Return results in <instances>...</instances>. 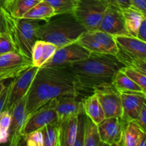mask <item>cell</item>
<instances>
[{"instance_id": "83f0119b", "label": "cell", "mask_w": 146, "mask_h": 146, "mask_svg": "<svg viewBox=\"0 0 146 146\" xmlns=\"http://www.w3.org/2000/svg\"><path fill=\"white\" fill-rule=\"evenodd\" d=\"M76 42L91 53L108 54L107 51L96 40H94L87 31L80 36Z\"/></svg>"}, {"instance_id": "2e32d148", "label": "cell", "mask_w": 146, "mask_h": 146, "mask_svg": "<svg viewBox=\"0 0 146 146\" xmlns=\"http://www.w3.org/2000/svg\"><path fill=\"white\" fill-rule=\"evenodd\" d=\"M121 146H146V133L134 121L124 124Z\"/></svg>"}, {"instance_id": "60d3db41", "label": "cell", "mask_w": 146, "mask_h": 146, "mask_svg": "<svg viewBox=\"0 0 146 146\" xmlns=\"http://www.w3.org/2000/svg\"><path fill=\"white\" fill-rule=\"evenodd\" d=\"M131 6L146 14V0H129Z\"/></svg>"}, {"instance_id": "b9f144b4", "label": "cell", "mask_w": 146, "mask_h": 146, "mask_svg": "<svg viewBox=\"0 0 146 146\" xmlns=\"http://www.w3.org/2000/svg\"><path fill=\"white\" fill-rule=\"evenodd\" d=\"M9 91V84L6 86L4 89L3 90L2 92L0 94V113L4 110V106H5L6 101H7V95H8Z\"/></svg>"}, {"instance_id": "603a6c76", "label": "cell", "mask_w": 146, "mask_h": 146, "mask_svg": "<svg viewBox=\"0 0 146 146\" xmlns=\"http://www.w3.org/2000/svg\"><path fill=\"white\" fill-rule=\"evenodd\" d=\"M112 86L119 93L138 92L146 94V91L143 89L142 87L132 81L121 70H119L115 74L113 80Z\"/></svg>"}, {"instance_id": "9c48e42d", "label": "cell", "mask_w": 146, "mask_h": 146, "mask_svg": "<svg viewBox=\"0 0 146 146\" xmlns=\"http://www.w3.org/2000/svg\"><path fill=\"white\" fill-rule=\"evenodd\" d=\"M93 93L98 97L106 118H122L121 94L112 85L97 88Z\"/></svg>"}, {"instance_id": "d590c367", "label": "cell", "mask_w": 146, "mask_h": 146, "mask_svg": "<svg viewBox=\"0 0 146 146\" xmlns=\"http://www.w3.org/2000/svg\"><path fill=\"white\" fill-rule=\"evenodd\" d=\"M27 68H29V67L22 66L19 67V68H14L13 70H10V71H5V72H0V82L4 81L7 79H9V78H14V77H16L19 74H21L23 71L27 69Z\"/></svg>"}, {"instance_id": "7402d4cb", "label": "cell", "mask_w": 146, "mask_h": 146, "mask_svg": "<svg viewBox=\"0 0 146 146\" xmlns=\"http://www.w3.org/2000/svg\"><path fill=\"white\" fill-rule=\"evenodd\" d=\"M55 15L56 13L52 6L45 0H41L26 12L22 18L46 21Z\"/></svg>"}, {"instance_id": "7c38bea8", "label": "cell", "mask_w": 146, "mask_h": 146, "mask_svg": "<svg viewBox=\"0 0 146 146\" xmlns=\"http://www.w3.org/2000/svg\"><path fill=\"white\" fill-rule=\"evenodd\" d=\"M27 96L17 103L11 109V119L9 131L8 142L11 146H17L23 140L22 131L27 121Z\"/></svg>"}, {"instance_id": "9a60e30c", "label": "cell", "mask_w": 146, "mask_h": 146, "mask_svg": "<svg viewBox=\"0 0 146 146\" xmlns=\"http://www.w3.org/2000/svg\"><path fill=\"white\" fill-rule=\"evenodd\" d=\"M54 101L58 122L68 116L77 115L83 109L82 101L78 99L77 95L60 96L54 98Z\"/></svg>"}, {"instance_id": "7a4b0ae2", "label": "cell", "mask_w": 146, "mask_h": 146, "mask_svg": "<svg viewBox=\"0 0 146 146\" xmlns=\"http://www.w3.org/2000/svg\"><path fill=\"white\" fill-rule=\"evenodd\" d=\"M70 67L79 92H94L97 88L112 85L115 74L124 66L115 56L91 53L87 58L70 64Z\"/></svg>"}, {"instance_id": "74e56055", "label": "cell", "mask_w": 146, "mask_h": 146, "mask_svg": "<svg viewBox=\"0 0 146 146\" xmlns=\"http://www.w3.org/2000/svg\"><path fill=\"white\" fill-rule=\"evenodd\" d=\"M103 1L107 5L117 7L121 9L131 7V4L129 0H103Z\"/></svg>"}, {"instance_id": "e0dca14e", "label": "cell", "mask_w": 146, "mask_h": 146, "mask_svg": "<svg viewBox=\"0 0 146 146\" xmlns=\"http://www.w3.org/2000/svg\"><path fill=\"white\" fill-rule=\"evenodd\" d=\"M78 114L68 116L58 122L59 146H74L76 135Z\"/></svg>"}, {"instance_id": "1f68e13d", "label": "cell", "mask_w": 146, "mask_h": 146, "mask_svg": "<svg viewBox=\"0 0 146 146\" xmlns=\"http://www.w3.org/2000/svg\"><path fill=\"white\" fill-rule=\"evenodd\" d=\"M22 141L28 146H44V138L41 130L33 131L24 135Z\"/></svg>"}, {"instance_id": "3957f363", "label": "cell", "mask_w": 146, "mask_h": 146, "mask_svg": "<svg viewBox=\"0 0 146 146\" xmlns=\"http://www.w3.org/2000/svg\"><path fill=\"white\" fill-rule=\"evenodd\" d=\"M87 30L78 22L73 14H56L37 29L38 40L51 43L57 48L76 42Z\"/></svg>"}, {"instance_id": "f1b7e54d", "label": "cell", "mask_w": 146, "mask_h": 146, "mask_svg": "<svg viewBox=\"0 0 146 146\" xmlns=\"http://www.w3.org/2000/svg\"><path fill=\"white\" fill-rule=\"evenodd\" d=\"M11 119V111L4 109L0 113V144L8 142Z\"/></svg>"}, {"instance_id": "836d02e7", "label": "cell", "mask_w": 146, "mask_h": 146, "mask_svg": "<svg viewBox=\"0 0 146 146\" xmlns=\"http://www.w3.org/2000/svg\"><path fill=\"white\" fill-rule=\"evenodd\" d=\"M13 51L17 52L8 32L0 34V55Z\"/></svg>"}, {"instance_id": "f35d334b", "label": "cell", "mask_w": 146, "mask_h": 146, "mask_svg": "<svg viewBox=\"0 0 146 146\" xmlns=\"http://www.w3.org/2000/svg\"><path fill=\"white\" fill-rule=\"evenodd\" d=\"M134 122L136 124H138L144 131H145L146 129V104L143 106L138 118H136Z\"/></svg>"}, {"instance_id": "5b68a950", "label": "cell", "mask_w": 146, "mask_h": 146, "mask_svg": "<svg viewBox=\"0 0 146 146\" xmlns=\"http://www.w3.org/2000/svg\"><path fill=\"white\" fill-rule=\"evenodd\" d=\"M117 45L116 58L125 67L146 75V42L128 35L114 36Z\"/></svg>"}, {"instance_id": "7bdbcfd3", "label": "cell", "mask_w": 146, "mask_h": 146, "mask_svg": "<svg viewBox=\"0 0 146 146\" xmlns=\"http://www.w3.org/2000/svg\"><path fill=\"white\" fill-rule=\"evenodd\" d=\"M5 86H6V85L4 84V81H1V82H0V94H1V93L2 92L3 90L4 89Z\"/></svg>"}, {"instance_id": "6da1fadb", "label": "cell", "mask_w": 146, "mask_h": 146, "mask_svg": "<svg viewBox=\"0 0 146 146\" xmlns=\"http://www.w3.org/2000/svg\"><path fill=\"white\" fill-rule=\"evenodd\" d=\"M68 94L80 95L70 64L40 67L27 94V116L51 100Z\"/></svg>"}, {"instance_id": "44dd1931", "label": "cell", "mask_w": 146, "mask_h": 146, "mask_svg": "<svg viewBox=\"0 0 146 146\" xmlns=\"http://www.w3.org/2000/svg\"><path fill=\"white\" fill-rule=\"evenodd\" d=\"M121 10L128 34L131 36L136 37L137 31L140 24L142 20L146 17V14L142 13L132 6Z\"/></svg>"}, {"instance_id": "4316f807", "label": "cell", "mask_w": 146, "mask_h": 146, "mask_svg": "<svg viewBox=\"0 0 146 146\" xmlns=\"http://www.w3.org/2000/svg\"><path fill=\"white\" fill-rule=\"evenodd\" d=\"M55 9L56 14H73L78 0H45Z\"/></svg>"}, {"instance_id": "277c9868", "label": "cell", "mask_w": 146, "mask_h": 146, "mask_svg": "<svg viewBox=\"0 0 146 146\" xmlns=\"http://www.w3.org/2000/svg\"><path fill=\"white\" fill-rule=\"evenodd\" d=\"M5 11V10H4ZM8 15V34L17 53L31 60V51L38 39L37 29L41 20L14 18Z\"/></svg>"}, {"instance_id": "ee69618b", "label": "cell", "mask_w": 146, "mask_h": 146, "mask_svg": "<svg viewBox=\"0 0 146 146\" xmlns=\"http://www.w3.org/2000/svg\"><path fill=\"white\" fill-rule=\"evenodd\" d=\"M4 0H0V6H1V4H2V3L4 2Z\"/></svg>"}, {"instance_id": "8992f818", "label": "cell", "mask_w": 146, "mask_h": 146, "mask_svg": "<svg viewBox=\"0 0 146 146\" xmlns=\"http://www.w3.org/2000/svg\"><path fill=\"white\" fill-rule=\"evenodd\" d=\"M107 6L103 0H78L73 14L87 31H92L98 29Z\"/></svg>"}, {"instance_id": "e575fe53", "label": "cell", "mask_w": 146, "mask_h": 146, "mask_svg": "<svg viewBox=\"0 0 146 146\" xmlns=\"http://www.w3.org/2000/svg\"><path fill=\"white\" fill-rule=\"evenodd\" d=\"M44 45V41L41 40H37L34 44V46L31 51V63L32 66H36L38 65V63L39 61L41 56V53H42V48Z\"/></svg>"}, {"instance_id": "ffe728a7", "label": "cell", "mask_w": 146, "mask_h": 146, "mask_svg": "<svg viewBox=\"0 0 146 146\" xmlns=\"http://www.w3.org/2000/svg\"><path fill=\"white\" fill-rule=\"evenodd\" d=\"M81 101L85 113L97 125L106 118L102 106L95 94L93 93L92 95L84 98Z\"/></svg>"}, {"instance_id": "4dcf8cb0", "label": "cell", "mask_w": 146, "mask_h": 146, "mask_svg": "<svg viewBox=\"0 0 146 146\" xmlns=\"http://www.w3.org/2000/svg\"><path fill=\"white\" fill-rule=\"evenodd\" d=\"M121 71L125 74L128 77H129L132 81L136 83L138 85L142 87L143 90L146 89V75L140 72V71H136L133 68H128V67H123L121 68Z\"/></svg>"}, {"instance_id": "ba28073f", "label": "cell", "mask_w": 146, "mask_h": 146, "mask_svg": "<svg viewBox=\"0 0 146 146\" xmlns=\"http://www.w3.org/2000/svg\"><path fill=\"white\" fill-rule=\"evenodd\" d=\"M56 121L55 101L53 99L27 116V121L23 128V138L27 134L42 129L46 125Z\"/></svg>"}, {"instance_id": "8d00e7d4", "label": "cell", "mask_w": 146, "mask_h": 146, "mask_svg": "<svg viewBox=\"0 0 146 146\" xmlns=\"http://www.w3.org/2000/svg\"><path fill=\"white\" fill-rule=\"evenodd\" d=\"M8 32V15L0 6V34Z\"/></svg>"}, {"instance_id": "ab89813d", "label": "cell", "mask_w": 146, "mask_h": 146, "mask_svg": "<svg viewBox=\"0 0 146 146\" xmlns=\"http://www.w3.org/2000/svg\"><path fill=\"white\" fill-rule=\"evenodd\" d=\"M136 38L146 42V17L142 20L140 24V27L137 31Z\"/></svg>"}, {"instance_id": "d4e9b609", "label": "cell", "mask_w": 146, "mask_h": 146, "mask_svg": "<svg viewBox=\"0 0 146 146\" xmlns=\"http://www.w3.org/2000/svg\"><path fill=\"white\" fill-rule=\"evenodd\" d=\"M101 145L102 143L100 140L98 125L86 115L84 131V146H99Z\"/></svg>"}, {"instance_id": "cb8c5ba5", "label": "cell", "mask_w": 146, "mask_h": 146, "mask_svg": "<svg viewBox=\"0 0 146 146\" xmlns=\"http://www.w3.org/2000/svg\"><path fill=\"white\" fill-rule=\"evenodd\" d=\"M87 32L107 51L108 54L115 56L117 53V45L113 36L98 29L87 31Z\"/></svg>"}, {"instance_id": "30bf717a", "label": "cell", "mask_w": 146, "mask_h": 146, "mask_svg": "<svg viewBox=\"0 0 146 146\" xmlns=\"http://www.w3.org/2000/svg\"><path fill=\"white\" fill-rule=\"evenodd\" d=\"M91 53L77 42L57 48L55 54L42 66H56L70 64L84 59Z\"/></svg>"}, {"instance_id": "ac0fdd59", "label": "cell", "mask_w": 146, "mask_h": 146, "mask_svg": "<svg viewBox=\"0 0 146 146\" xmlns=\"http://www.w3.org/2000/svg\"><path fill=\"white\" fill-rule=\"evenodd\" d=\"M41 0H4L1 7L14 18H22L26 12Z\"/></svg>"}, {"instance_id": "5bb4252c", "label": "cell", "mask_w": 146, "mask_h": 146, "mask_svg": "<svg viewBox=\"0 0 146 146\" xmlns=\"http://www.w3.org/2000/svg\"><path fill=\"white\" fill-rule=\"evenodd\" d=\"M122 104L123 115L121 119L123 122L136 120L145 105L146 94L138 92L120 93Z\"/></svg>"}, {"instance_id": "4fadbf2b", "label": "cell", "mask_w": 146, "mask_h": 146, "mask_svg": "<svg viewBox=\"0 0 146 146\" xmlns=\"http://www.w3.org/2000/svg\"><path fill=\"white\" fill-rule=\"evenodd\" d=\"M97 29L110 34L112 36L128 35L123 16L122 10L112 6H107L101 22Z\"/></svg>"}, {"instance_id": "d6986e66", "label": "cell", "mask_w": 146, "mask_h": 146, "mask_svg": "<svg viewBox=\"0 0 146 146\" xmlns=\"http://www.w3.org/2000/svg\"><path fill=\"white\" fill-rule=\"evenodd\" d=\"M32 66L31 60L28 59L16 51L0 55V72L13 70L22 66Z\"/></svg>"}, {"instance_id": "f546056e", "label": "cell", "mask_w": 146, "mask_h": 146, "mask_svg": "<svg viewBox=\"0 0 146 146\" xmlns=\"http://www.w3.org/2000/svg\"><path fill=\"white\" fill-rule=\"evenodd\" d=\"M86 115L84 111V108L81 110L78 114V121H77L76 135L74 146H84V131H85V123H86Z\"/></svg>"}, {"instance_id": "484cf974", "label": "cell", "mask_w": 146, "mask_h": 146, "mask_svg": "<svg viewBox=\"0 0 146 146\" xmlns=\"http://www.w3.org/2000/svg\"><path fill=\"white\" fill-rule=\"evenodd\" d=\"M44 138V146H59L58 121L48 124L41 129Z\"/></svg>"}, {"instance_id": "8fae6325", "label": "cell", "mask_w": 146, "mask_h": 146, "mask_svg": "<svg viewBox=\"0 0 146 146\" xmlns=\"http://www.w3.org/2000/svg\"><path fill=\"white\" fill-rule=\"evenodd\" d=\"M125 122L121 118H105L98 124L99 136L102 145H121Z\"/></svg>"}, {"instance_id": "52a82bcc", "label": "cell", "mask_w": 146, "mask_h": 146, "mask_svg": "<svg viewBox=\"0 0 146 146\" xmlns=\"http://www.w3.org/2000/svg\"><path fill=\"white\" fill-rule=\"evenodd\" d=\"M38 69V67L31 66L12 78V81L9 84L8 95L4 109L11 111L14 106L27 96Z\"/></svg>"}, {"instance_id": "d6a6232c", "label": "cell", "mask_w": 146, "mask_h": 146, "mask_svg": "<svg viewBox=\"0 0 146 146\" xmlns=\"http://www.w3.org/2000/svg\"><path fill=\"white\" fill-rule=\"evenodd\" d=\"M57 47L54 44L51 43L46 42L44 41V45L42 48V53H41V56L40 58L39 61L38 63L37 67L40 68L42 66L49 58H51L53 56L55 52L57 50Z\"/></svg>"}]
</instances>
